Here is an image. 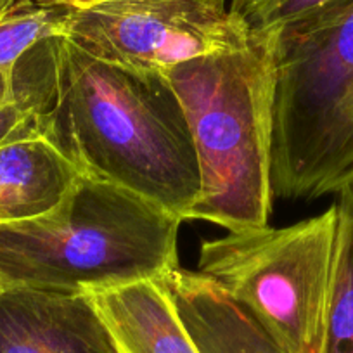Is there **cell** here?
Instances as JSON below:
<instances>
[{"label":"cell","mask_w":353,"mask_h":353,"mask_svg":"<svg viewBox=\"0 0 353 353\" xmlns=\"http://www.w3.org/2000/svg\"><path fill=\"white\" fill-rule=\"evenodd\" d=\"M12 96L78 173L185 220L199 198L194 142L165 74L114 66L52 37L12 68Z\"/></svg>","instance_id":"1"},{"label":"cell","mask_w":353,"mask_h":353,"mask_svg":"<svg viewBox=\"0 0 353 353\" xmlns=\"http://www.w3.org/2000/svg\"><path fill=\"white\" fill-rule=\"evenodd\" d=\"M184 220L108 182L78 176L50 212L0 223V290L92 294L179 267Z\"/></svg>","instance_id":"2"},{"label":"cell","mask_w":353,"mask_h":353,"mask_svg":"<svg viewBox=\"0 0 353 353\" xmlns=\"http://www.w3.org/2000/svg\"><path fill=\"white\" fill-rule=\"evenodd\" d=\"M181 101L199 168V198L185 220L227 232L269 225L274 70L269 37L199 57L165 74Z\"/></svg>","instance_id":"3"},{"label":"cell","mask_w":353,"mask_h":353,"mask_svg":"<svg viewBox=\"0 0 353 353\" xmlns=\"http://www.w3.org/2000/svg\"><path fill=\"white\" fill-rule=\"evenodd\" d=\"M261 33L274 70V199L336 194L353 181V0Z\"/></svg>","instance_id":"4"},{"label":"cell","mask_w":353,"mask_h":353,"mask_svg":"<svg viewBox=\"0 0 353 353\" xmlns=\"http://www.w3.org/2000/svg\"><path fill=\"white\" fill-rule=\"evenodd\" d=\"M334 239L332 205L293 225L203 241L198 272L243 305L286 353H324Z\"/></svg>","instance_id":"5"},{"label":"cell","mask_w":353,"mask_h":353,"mask_svg":"<svg viewBox=\"0 0 353 353\" xmlns=\"http://www.w3.org/2000/svg\"><path fill=\"white\" fill-rule=\"evenodd\" d=\"M64 37L114 66L166 74L188 61L244 49L251 30L225 0H104L73 9Z\"/></svg>","instance_id":"6"},{"label":"cell","mask_w":353,"mask_h":353,"mask_svg":"<svg viewBox=\"0 0 353 353\" xmlns=\"http://www.w3.org/2000/svg\"><path fill=\"white\" fill-rule=\"evenodd\" d=\"M0 353H120L90 294L0 290Z\"/></svg>","instance_id":"7"},{"label":"cell","mask_w":353,"mask_h":353,"mask_svg":"<svg viewBox=\"0 0 353 353\" xmlns=\"http://www.w3.org/2000/svg\"><path fill=\"white\" fill-rule=\"evenodd\" d=\"M199 353H286L220 284L181 265L159 277Z\"/></svg>","instance_id":"8"},{"label":"cell","mask_w":353,"mask_h":353,"mask_svg":"<svg viewBox=\"0 0 353 353\" xmlns=\"http://www.w3.org/2000/svg\"><path fill=\"white\" fill-rule=\"evenodd\" d=\"M120 353H199L158 279L90 294Z\"/></svg>","instance_id":"9"},{"label":"cell","mask_w":353,"mask_h":353,"mask_svg":"<svg viewBox=\"0 0 353 353\" xmlns=\"http://www.w3.org/2000/svg\"><path fill=\"white\" fill-rule=\"evenodd\" d=\"M73 163L42 134L0 148V223L35 219L56 208L78 181Z\"/></svg>","instance_id":"10"},{"label":"cell","mask_w":353,"mask_h":353,"mask_svg":"<svg viewBox=\"0 0 353 353\" xmlns=\"http://www.w3.org/2000/svg\"><path fill=\"white\" fill-rule=\"evenodd\" d=\"M336 196L334 260L324 353H353V181Z\"/></svg>","instance_id":"11"},{"label":"cell","mask_w":353,"mask_h":353,"mask_svg":"<svg viewBox=\"0 0 353 353\" xmlns=\"http://www.w3.org/2000/svg\"><path fill=\"white\" fill-rule=\"evenodd\" d=\"M71 12L52 0H11L0 12V70L12 71L40 42L66 35Z\"/></svg>","instance_id":"12"},{"label":"cell","mask_w":353,"mask_h":353,"mask_svg":"<svg viewBox=\"0 0 353 353\" xmlns=\"http://www.w3.org/2000/svg\"><path fill=\"white\" fill-rule=\"evenodd\" d=\"M352 0H232L230 9L243 18L251 33H261L310 21Z\"/></svg>","instance_id":"13"},{"label":"cell","mask_w":353,"mask_h":353,"mask_svg":"<svg viewBox=\"0 0 353 353\" xmlns=\"http://www.w3.org/2000/svg\"><path fill=\"white\" fill-rule=\"evenodd\" d=\"M28 134H40L35 117L25 103L12 96L0 106V148Z\"/></svg>","instance_id":"14"},{"label":"cell","mask_w":353,"mask_h":353,"mask_svg":"<svg viewBox=\"0 0 353 353\" xmlns=\"http://www.w3.org/2000/svg\"><path fill=\"white\" fill-rule=\"evenodd\" d=\"M12 97V71L0 70V106Z\"/></svg>","instance_id":"15"},{"label":"cell","mask_w":353,"mask_h":353,"mask_svg":"<svg viewBox=\"0 0 353 353\" xmlns=\"http://www.w3.org/2000/svg\"><path fill=\"white\" fill-rule=\"evenodd\" d=\"M52 2H59V4H64L73 9H85L99 4V2H104V0H52Z\"/></svg>","instance_id":"16"},{"label":"cell","mask_w":353,"mask_h":353,"mask_svg":"<svg viewBox=\"0 0 353 353\" xmlns=\"http://www.w3.org/2000/svg\"><path fill=\"white\" fill-rule=\"evenodd\" d=\"M9 2H11V0H0V12L4 11L6 8H8V6H9Z\"/></svg>","instance_id":"17"}]
</instances>
